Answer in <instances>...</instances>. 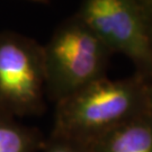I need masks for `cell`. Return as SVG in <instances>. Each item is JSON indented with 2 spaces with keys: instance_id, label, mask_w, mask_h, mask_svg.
I'll return each instance as SVG.
<instances>
[{
  "instance_id": "obj_9",
  "label": "cell",
  "mask_w": 152,
  "mask_h": 152,
  "mask_svg": "<svg viewBox=\"0 0 152 152\" xmlns=\"http://www.w3.org/2000/svg\"><path fill=\"white\" fill-rule=\"evenodd\" d=\"M147 81V88H148V99H149V106L152 112V77L150 79L145 80Z\"/></svg>"
},
{
  "instance_id": "obj_4",
  "label": "cell",
  "mask_w": 152,
  "mask_h": 152,
  "mask_svg": "<svg viewBox=\"0 0 152 152\" xmlns=\"http://www.w3.org/2000/svg\"><path fill=\"white\" fill-rule=\"evenodd\" d=\"M76 15L112 53L127 56L143 79L152 77V39L134 0H82Z\"/></svg>"
},
{
  "instance_id": "obj_3",
  "label": "cell",
  "mask_w": 152,
  "mask_h": 152,
  "mask_svg": "<svg viewBox=\"0 0 152 152\" xmlns=\"http://www.w3.org/2000/svg\"><path fill=\"white\" fill-rule=\"evenodd\" d=\"M43 45L19 33L0 32V110L14 117L45 110Z\"/></svg>"
},
{
  "instance_id": "obj_8",
  "label": "cell",
  "mask_w": 152,
  "mask_h": 152,
  "mask_svg": "<svg viewBox=\"0 0 152 152\" xmlns=\"http://www.w3.org/2000/svg\"><path fill=\"white\" fill-rule=\"evenodd\" d=\"M142 12L143 19L152 39V0H134Z\"/></svg>"
},
{
  "instance_id": "obj_1",
  "label": "cell",
  "mask_w": 152,
  "mask_h": 152,
  "mask_svg": "<svg viewBox=\"0 0 152 152\" xmlns=\"http://www.w3.org/2000/svg\"><path fill=\"white\" fill-rule=\"evenodd\" d=\"M149 110L145 79L137 73L122 79L106 76L55 104L51 135L90 144Z\"/></svg>"
},
{
  "instance_id": "obj_7",
  "label": "cell",
  "mask_w": 152,
  "mask_h": 152,
  "mask_svg": "<svg viewBox=\"0 0 152 152\" xmlns=\"http://www.w3.org/2000/svg\"><path fill=\"white\" fill-rule=\"evenodd\" d=\"M39 152H91L90 145L61 136L50 135L45 139Z\"/></svg>"
},
{
  "instance_id": "obj_10",
  "label": "cell",
  "mask_w": 152,
  "mask_h": 152,
  "mask_svg": "<svg viewBox=\"0 0 152 152\" xmlns=\"http://www.w3.org/2000/svg\"><path fill=\"white\" fill-rule=\"evenodd\" d=\"M31 1H34V2H39V4H48L49 0H31Z\"/></svg>"
},
{
  "instance_id": "obj_2",
  "label": "cell",
  "mask_w": 152,
  "mask_h": 152,
  "mask_svg": "<svg viewBox=\"0 0 152 152\" xmlns=\"http://www.w3.org/2000/svg\"><path fill=\"white\" fill-rule=\"evenodd\" d=\"M46 97L54 104L106 77L112 51L76 14L43 45Z\"/></svg>"
},
{
  "instance_id": "obj_6",
  "label": "cell",
  "mask_w": 152,
  "mask_h": 152,
  "mask_svg": "<svg viewBox=\"0 0 152 152\" xmlns=\"http://www.w3.org/2000/svg\"><path fill=\"white\" fill-rule=\"evenodd\" d=\"M44 142L37 129L23 125L0 110V152H39Z\"/></svg>"
},
{
  "instance_id": "obj_5",
  "label": "cell",
  "mask_w": 152,
  "mask_h": 152,
  "mask_svg": "<svg viewBox=\"0 0 152 152\" xmlns=\"http://www.w3.org/2000/svg\"><path fill=\"white\" fill-rule=\"evenodd\" d=\"M89 145L91 152H152L151 109L105 133Z\"/></svg>"
}]
</instances>
